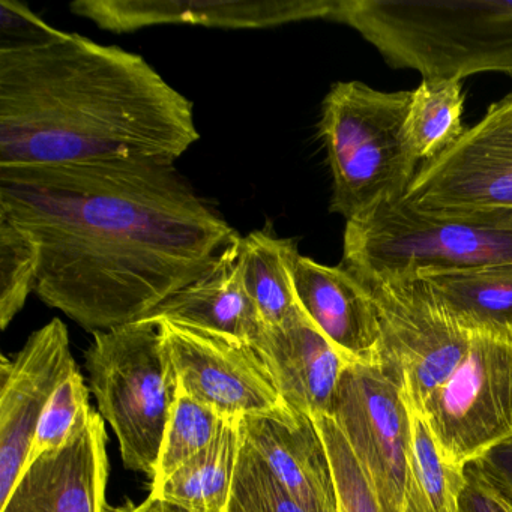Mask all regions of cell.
<instances>
[{
  "mask_svg": "<svg viewBox=\"0 0 512 512\" xmlns=\"http://www.w3.org/2000/svg\"><path fill=\"white\" fill-rule=\"evenodd\" d=\"M313 421L331 460L338 512H383L373 485L359 466L346 437L334 419L331 416H319Z\"/></svg>",
  "mask_w": 512,
  "mask_h": 512,
  "instance_id": "27",
  "label": "cell"
},
{
  "mask_svg": "<svg viewBox=\"0 0 512 512\" xmlns=\"http://www.w3.org/2000/svg\"><path fill=\"white\" fill-rule=\"evenodd\" d=\"M85 367L98 413L116 434L124 466L152 481L181 392L160 323L140 320L94 332Z\"/></svg>",
  "mask_w": 512,
  "mask_h": 512,
  "instance_id": "5",
  "label": "cell"
},
{
  "mask_svg": "<svg viewBox=\"0 0 512 512\" xmlns=\"http://www.w3.org/2000/svg\"><path fill=\"white\" fill-rule=\"evenodd\" d=\"M473 466L485 481L512 499V437L485 452Z\"/></svg>",
  "mask_w": 512,
  "mask_h": 512,
  "instance_id": "30",
  "label": "cell"
},
{
  "mask_svg": "<svg viewBox=\"0 0 512 512\" xmlns=\"http://www.w3.org/2000/svg\"><path fill=\"white\" fill-rule=\"evenodd\" d=\"M331 418L346 437L383 512H406L410 407L379 365L350 362Z\"/></svg>",
  "mask_w": 512,
  "mask_h": 512,
  "instance_id": "9",
  "label": "cell"
},
{
  "mask_svg": "<svg viewBox=\"0 0 512 512\" xmlns=\"http://www.w3.org/2000/svg\"><path fill=\"white\" fill-rule=\"evenodd\" d=\"M59 32L17 0L0 2V50L38 46L52 41Z\"/></svg>",
  "mask_w": 512,
  "mask_h": 512,
  "instance_id": "29",
  "label": "cell"
},
{
  "mask_svg": "<svg viewBox=\"0 0 512 512\" xmlns=\"http://www.w3.org/2000/svg\"><path fill=\"white\" fill-rule=\"evenodd\" d=\"M403 199L416 211L433 214L512 212V134L482 118L419 167Z\"/></svg>",
  "mask_w": 512,
  "mask_h": 512,
  "instance_id": "11",
  "label": "cell"
},
{
  "mask_svg": "<svg viewBox=\"0 0 512 512\" xmlns=\"http://www.w3.org/2000/svg\"><path fill=\"white\" fill-rule=\"evenodd\" d=\"M61 319L32 332L14 358L0 361V505L26 467L38 422L59 383L76 367Z\"/></svg>",
  "mask_w": 512,
  "mask_h": 512,
  "instance_id": "12",
  "label": "cell"
},
{
  "mask_svg": "<svg viewBox=\"0 0 512 512\" xmlns=\"http://www.w3.org/2000/svg\"><path fill=\"white\" fill-rule=\"evenodd\" d=\"M224 419L220 413L179 392L164 434L151 491L157 490L170 476L205 451L220 433Z\"/></svg>",
  "mask_w": 512,
  "mask_h": 512,
  "instance_id": "24",
  "label": "cell"
},
{
  "mask_svg": "<svg viewBox=\"0 0 512 512\" xmlns=\"http://www.w3.org/2000/svg\"><path fill=\"white\" fill-rule=\"evenodd\" d=\"M500 215V217L503 218V220L509 221V223H512V212H508V214H497Z\"/></svg>",
  "mask_w": 512,
  "mask_h": 512,
  "instance_id": "36",
  "label": "cell"
},
{
  "mask_svg": "<svg viewBox=\"0 0 512 512\" xmlns=\"http://www.w3.org/2000/svg\"><path fill=\"white\" fill-rule=\"evenodd\" d=\"M484 119L493 127L512 134V92L503 100L491 104Z\"/></svg>",
  "mask_w": 512,
  "mask_h": 512,
  "instance_id": "32",
  "label": "cell"
},
{
  "mask_svg": "<svg viewBox=\"0 0 512 512\" xmlns=\"http://www.w3.org/2000/svg\"><path fill=\"white\" fill-rule=\"evenodd\" d=\"M355 275L379 322L376 365L419 413L466 355L478 320L448 304L419 272Z\"/></svg>",
  "mask_w": 512,
  "mask_h": 512,
  "instance_id": "7",
  "label": "cell"
},
{
  "mask_svg": "<svg viewBox=\"0 0 512 512\" xmlns=\"http://www.w3.org/2000/svg\"><path fill=\"white\" fill-rule=\"evenodd\" d=\"M335 0H77L76 16L104 31L125 34L163 25L263 29L328 19Z\"/></svg>",
  "mask_w": 512,
  "mask_h": 512,
  "instance_id": "13",
  "label": "cell"
},
{
  "mask_svg": "<svg viewBox=\"0 0 512 512\" xmlns=\"http://www.w3.org/2000/svg\"><path fill=\"white\" fill-rule=\"evenodd\" d=\"M160 323L179 389L224 418L268 415L286 409L253 344L220 332Z\"/></svg>",
  "mask_w": 512,
  "mask_h": 512,
  "instance_id": "10",
  "label": "cell"
},
{
  "mask_svg": "<svg viewBox=\"0 0 512 512\" xmlns=\"http://www.w3.org/2000/svg\"><path fill=\"white\" fill-rule=\"evenodd\" d=\"M239 241L208 275L170 296L143 320H172L254 344L265 325L245 289Z\"/></svg>",
  "mask_w": 512,
  "mask_h": 512,
  "instance_id": "18",
  "label": "cell"
},
{
  "mask_svg": "<svg viewBox=\"0 0 512 512\" xmlns=\"http://www.w3.org/2000/svg\"><path fill=\"white\" fill-rule=\"evenodd\" d=\"M463 80L424 79L412 91L406 136L419 167L460 140L463 127Z\"/></svg>",
  "mask_w": 512,
  "mask_h": 512,
  "instance_id": "21",
  "label": "cell"
},
{
  "mask_svg": "<svg viewBox=\"0 0 512 512\" xmlns=\"http://www.w3.org/2000/svg\"><path fill=\"white\" fill-rule=\"evenodd\" d=\"M199 139L193 103L137 53L64 31L0 50V169L175 164Z\"/></svg>",
  "mask_w": 512,
  "mask_h": 512,
  "instance_id": "2",
  "label": "cell"
},
{
  "mask_svg": "<svg viewBox=\"0 0 512 512\" xmlns=\"http://www.w3.org/2000/svg\"><path fill=\"white\" fill-rule=\"evenodd\" d=\"M38 247L25 230L0 217V328L25 307L38 277Z\"/></svg>",
  "mask_w": 512,
  "mask_h": 512,
  "instance_id": "25",
  "label": "cell"
},
{
  "mask_svg": "<svg viewBox=\"0 0 512 512\" xmlns=\"http://www.w3.org/2000/svg\"><path fill=\"white\" fill-rule=\"evenodd\" d=\"M0 217L38 247V298L86 331L146 319L241 236L175 164L0 169Z\"/></svg>",
  "mask_w": 512,
  "mask_h": 512,
  "instance_id": "1",
  "label": "cell"
},
{
  "mask_svg": "<svg viewBox=\"0 0 512 512\" xmlns=\"http://www.w3.org/2000/svg\"><path fill=\"white\" fill-rule=\"evenodd\" d=\"M482 478H484V476H482ZM488 484H490V482H488ZM491 490H493L494 500H496L497 505H499L500 511L512 512L511 497L505 496V494L500 493V491L496 490V488H494L493 485H491Z\"/></svg>",
  "mask_w": 512,
  "mask_h": 512,
  "instance_id": "34",
  "label": "cell"
},
{
  "mask_svg": "<svg viewBox=\"0 0 512 512\" xmlns=\"http://www.w3.org/2000/svg\"><path fill=\"white\" fill-rule=\"evenodd\" d=\"M410 439L406 512H460L466 469L446 460L427 422L412 409Z\"/></svg>",
  "mask_w": 512,
  "mask_h": 512,
  "instance_id": "22",
  "label": "cell"
},
{
  "mask_svg": "<svg viewBox=\"0 0 512 512\" xmlns=\"http://www.w3.org/2000/svg\"><path fill=\"white\" fill-rule=\"evenodd\" d=\"M241 448V418L224 419L214 442L149 496L191 512H227Z\"/></svg>",
  "mask_w": 512,
  "mask_h": 512,
  "instance_id": "19",
  "label": "cell"
},
{
  "mask_svg": "<svg viewBox=\"0 0 512 512\" xmlns=\"http://www.w3.org/2000/svg\"><path fill=\"white\" fill-rule=\"evenodd\" d=\"M242 437L284 490L307 512H338L325 442L310 416L286 407L241 418Z\"/></svg>",
  "mask_w": 512,
  "mask_h": 512,
  "instance_id": "16",
  "label": "cell"
},
{
  "mask_svg": "<svg viewBox=\"0 0 512 512\" xmlns=\"http://www.w3.org/2000/svg\"><path fill=\"white\" fill-rule=\"evenodd\" d=\"M467 482L461 496L460 512H502L494 500L491 485L473 464L466 467Z\"/></svg>",
  "mask_w": 512,
  "mask_h": 512,
  "instance_id": "31",
  "label": "cell"
},
{
  "mask_svg": "<svg viewBox=\"0 0 512 512\" xmlns=\"http://www.w3.org/2000/svg\"><path fill=\"white\" fill-rule=\"evenodd\" d=\"M290 409L311 419L331 416L350 359L301 310L277 326H265L253 344Z\"/></svg>",
  "mask_w": 512,
  "mask_h": 512,
  "instance_id": "15",
  "label": "cell"
},
{
  "mask_svg": "<svg viewBox=\"0 0 512 512\" xmlns=\"http://www.w3.org/2000/svg\"><path fill=\"white\" fill-rule=\"evenodd\" d=\"M343 263L353 274L512 265V223L494 214H433L403 197L347 221Z\"/></svg>",
  "mask_w": 512,
  "mask_h": 512,
  "instance_id": "6",
  "label": "cell"
},
{
  "mask_svg": "<svg viewBox=\"0 0 512 512\" xmlns=\"http://www.w3.org/2000/svg\"><path fill=\"white\" fill-rule=\"evenodd\" d=\"M149 497L154 499L158 512H191L188 509L182 508V506L175 505V503L166 502V500H161L154 496Z\"/></svg>",
  "mask_w": 512,
  "mask_h": 512,
  "instance_id": "35",
  "label": "cell"
},
{
  "mask_svg": "<svg viewBox=\"0 0 512 512\" xmlns=\"http://www.w3.org/2000/svg\"><path fill=\"white\" fill-rule=\"evenodd\" d=\"M91 412L89 388L76 365L59 383L38 422L26 466L34 463L46 452L64 446Z\"/></svg>",
  "mask_w": 512,
  "mask_h": 512,
  "instance_id": "26",
  "label": "cell"
},
{
  "mask_svg": "<svg viewBox=\"0 0 512 512\" xmlns=\"http://www.w3.org/2000/svg\"><path fill=\"white\" fill-rule=\"evenodd\" d=\"M416 272L461 313L512 328V265Z\"/></svg>",
  "mask_w": 512,
  "mask_h": 512,
  "instance_id": "23",
  "label": "cell"
},
{
  "mask_svg": "<svg viewBox=\"0 0 512 512\" xmlns=\"http://www.w3.org/2000/svg\"><path fill=\"white\" fill-rule=\"evenodd\" d=\"M293 239L268 230L241 236L239 266L245 289L265 326H277L301 310L293 287V265L299 256Z\"/></svg>",
  "mask_w": 512,
  "mask_h": 512,
  "instance_id": "20",
  "label": "cell"
},
{
  "mask_svg": "<svg viewBox=\"0 0 512 512\" xmlns=\"http://www.w3.org/2000/svg\"><path fill=\"white\" fill-rule=\"evenodd\" d=\"M104 512H158L154 499L148 497L142 505H134L133 502H125L121 506L106 505Z\"/></svg>",
  "mask_w": 512,
  "mask_h": 512,
  "instance_id": "33",
  "label": "cell"
},
{
  "mask_svg": "<svg viewBox=\"0 0 512 512\" xmlns=\"http://www.w3.org/2000/svg\"><path fill=\"white\" fill-rule=\"evenodd\" d=\"M329 20L355 29L389 67L424 79L512 77L509 0H335Z\"/></svg>",
  "mask_w": 512,
  "mask_h": 512,
  "instance_id": "3",
  "label": "cell"
},
{
  "mask_svg": "<svg viewBox=\"0 0 512 512\" xmlns=\"http://www.w3.org/2000/svg\"><path fill=\"white\" fill-rule=\"evenodd\" d=\"M418 415L446 460L464 469L511 439L512 328L478 320L466 355Z\"/></svg>",
  "mask_w": 512,
  "mask_h": 512,
  "instance_id": "8",
  "label": "cell"
},
{
  "mask_svg": "<svg viewBox=\"0 0 512 512\" xmlns=\"http://www.w3.org/2000/svg\"><path fill=\"white\" fill-rule=\"evenodd\" d=\"M227 512H307L284 490L242 437Z\"/></svg>",
  "mask_w": 512,
  "mask_h": 512,
  "instance_id": "28",
  "label": "cell"
},
{
  "mask_svg": "<svg viewBox=\"0 0 512 512\" xmlns=\"http://www.w3.org/2000/svg\"><path fill=\"white\" fill-rule=\"evenodd\" d=\"M296 299L308 319L352 362L377 364L379 322L370 293L346 266L296 257Z\"/></svg>",
  "mask_w": 512,
  "mask_h": 512,
  "instance_id": "17",
  "label": "cell"
},
{
  "mask_svg": "<svg viewBox=\"0 0 512 512\" xmlns=\"http://www.w3.org/2000/svg\"><path fill=\"white\" fill-rule=\"evenodd\" d=\"M107 431L92 410L67 443L25 467L0 512H104Z\"/></svg>",
  "mask_w": 512,
  "mask_h": 512,
  "instance_id": "14",
  "label": "cell"
},
{
  "mask_svg": "<svg viewBox=\"0 0 512 512\" xmlns=\"http://www.w3.org/2000/svg\"><path fill=\"white\" fill-rule=\"evenodd\" d=\"M412 91L338 82L322 103L319 134L332 176L329 209L346 221L404 197L419 170L406 136Z\"/></svg>",
  "mask_w": 512,
  "mask_h": 512,
  "instance_id": "4",
  "label": "cell"
}]
</instances>
